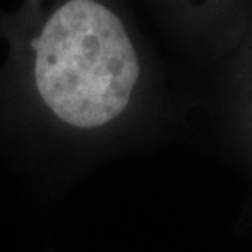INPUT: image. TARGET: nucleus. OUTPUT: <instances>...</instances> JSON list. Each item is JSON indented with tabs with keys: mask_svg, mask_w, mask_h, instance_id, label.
Listing matches in <instances>:
<instances>
[{
	"mask_svg": "<svg viewBox=\"0 0 252 252\" xmlns=\"http://www.w3.org/2000/svg\"><path fill=\"white\" fill-rule=\"evenodd\" d=\"M30 51L33 90L54 122L92 131L128 108L139 59L123 22L105 3H59L32 38Z\"/></svg>",
	"mask_w": 252,
	"mask_h": 252,
	"instance_id": "obj_1",
	"label": "nucleus"
}]
</instances>
